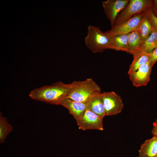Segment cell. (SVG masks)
Returning a JSON list of instances; mask_svg holds the SVG:
<instances>
[{
	"label": "cell",
	"instance_id": "1",
	"mask_svg": "<svg viewBox=\"0 0 157 157\" xmlns=\"http://www.w3.org/2000/svg\"><path fill=\"white\" fill-rule=\"evenodd\" d=\"M72 83L59 81L50 85L43 86L32 90L29 96L31 99L47 103L60 105L68 95Z\"/></svg>",
	"mask_w": 157,
	"mask_h": 157
},
{
	"label": "cell",
	"instance_id": "2",
	"mask_svg": "<svg viewBox=\"0 0 157 157\" xmlns=\"http://www.w3.org/2000/svg\"><path fill=\"white\" fill-rule=\"evenodd\" d=\"M88 29L85 43L89 50L94 53H102L106 49H110L111 36L103 32L97 26L90 25Z\"/></svg>",
	"mask_w": 157,
	"mask_h": 157
},
{
	"label": "cell",
	"instance_id": "3",
	"mask_svg": "<svg viewBox=\"0 0 157 157\" xmlns=\"http://www.w3.org/2000/svg\"><path fill=\"white\" fill-rule=\"evenodd\" d=\"M71 83V88L66 97L76 101L86 103L93 93L101 92L99 86L91 78L83 81H74Z\"/></svg>",
	"mask_w": 157,
	"mask_h": 157
},
{
	"label": "cell",
	"instance_id": "4",
	"mask_svg": "<svg viewBox=\"0 0 157 157\" xmlns=\"http://www.w3.org/2000/svg\"><path fill=\"white\" fill-rule=\"evenodd\" d=\"M151 4V0H129L127 6L118 15L113 26L121 24L144 11L150 7Z\"/></svg>",
	"mask_w": 157,
	"mask_h": 157
},
{
	"label": "cell",
	"instance_id": "5",
	"mask_svg": "<svg viewBox=\"0 0 157 157\" xmlns=\"http://www.w3.org/2000/svg\"><path fill=\"white\" fill-rule=\"evenodd\" d=\"M145 15L144 11L135 15L128 20L119 25L113 26L104 32L110 36L129 34L137 31Z\"/></svg>",
	"mask_w": 157,
	"mask_h": 157
},
{
	"label": "cell",
	"instance_id": "6",
	"mask_svg": "<svg viewBox=\"0 0 157 157\" xmlns=\"http://www.w3.org/2000/svg\"><path fill=\"white\" fill-rule=\"evenodd\" d=\"M103 119L101 116L87 108L82 115L76 121L79 129L83 131L90 129L103 131Z\"/></svg>",
	"mask_w": 157,
	"mask_h": 157
},
{
	"label": "cell",
	"instance_id": "7",
	"mask_svg": "<svg viewBox=\"0 0 157 157\" xmlns=\"http://www.w3.org/2000/svg\"><path fill=\"white\" fill-rule=\"evenodd\" d=\"M106 116H112L121 112L124 104L121 97L114 91L101 93Z\"/></svg>",
	"mask_w": 157,
	"mask_h": 157
},
{
	"label": "cell",
	"instance_id": "8",
	"mask_svg": "<svg viewBox=\"0 0 157 157\" xmlns=\"http://www.w3.org/2000/svg\"><path fill=\"white\" fill-rule=\"evenodd\" d=\"M129 0H107L102 2L105 14L109 20L111 27L119 13L127 6Z\"/></svg>",
	"mask_w": 157,
	"mask_h": 157
},
{
	"label": "cell",
	"instance_id": "9",
	"mask_svg": "<svg viewBox=\"0 0 157 157\" xmlns=\"http://www.w3.org/2000/svg\"><path fill=\"white\" fill-rule=\"evenodd\" d=\"M152 67L149 62L129 75L133 85L136 87L146 85L150 80Z\"/></svg>",
	"mask_w": 157,
	"mask_h": 157
},
{
	"label": "cell",
	"instance_id": "10",
	"mask_svg": "<svg viewBox=\"0 0 157 157\" xmlns=\"http://www.w3.org/2000/svg\"><path fill=\"white\" fill-rule=\"evenodd\" d=\"M60 105L66 108L76 120L82 115L87 108L86 103L76 101L67 97L62 101Z\"/></svg>",
	"mask_w": 157,
	"mask_h": 157
},
{
	"label": "cell",
	"instance_id": "11",
	"mask_svg": "<svg viewBox=\"0 0 157 157\" xmlns=\"http://www.w3.org/2000/svg\"><path fill=\"white\" fill-rule=\"evenodd\" d=\"M101 94L100 92L93 93L89 98L86 104L87 108L104 118L106 115Z\"/></svg>",
	"mask_w": 157,
	"mask_h": 157
},
{
	"label": "cell",
	"instance_id": "12",
	"mask_svg": "<svg viewBox=\"0 0 157 157\" xmlns=\"http://www.w3.org/2000/svg\"><path fill=\"white\" fill-rule=\"evenodd\" d=\"M139 157H155L157 154V137L146 140L139 150Z\"/></svg>",
	"mask_w": 157,
	"mask_h": 157
},
{
	"label": "cell",
	"instance_id": "13",
	"mask_svg": "<svg viewBox=\"0 0 157 157\" xmlns=\"http://www.w3.org/2000/svg\"><path fill=\"white\" fill-rule=\"evenodd\" d=\"M132 55L133 60L129 69L128 72L129 75L134 73L141 66L150 61L149 53L137 52Z\"/></svg>",
	"mask_w": 157,
	"mask_h": 157
},
{
	"label": "cell",
	"instance_id": "14",
	"mask_svg": "<svg viewBox=\"0 0 157 157\" xmlns=\"http://www.w3.org/2000/svg\"><path fill=\"white\" fill-rule=\"evenodd\" d=\"M144 41L141 35L137 31L129 33L128 39V53L133 54L136 52Z\"/></svg>",
	"mask_w": 157,
	"mask_h": 157
},
{
	"label": "cell",
	"instance_id": "15",
	"mask_svg": "<svg viewBox=\"0 0 157 157\" xmlns=\"http://www.w3.org/2000/svg\"><path fill=\"white\" fill-rule=\"evenodd\" d=\"M129 34L111 36V40L110 49L124 51L128 53Z\"/></svg>",
	"mask_w": 157,
	"mask_h": 157
},
{
	"label": "cell",
	"instance_id": "16",
	"mask_svg": "<svg viewBox=\"0 0 157 157\" xmlns=\"http://www.w3.org/2000/svg\"><path fill=\"white\" fill-rule=\"evenodd\" d=\"M156 47H157V30L153 27L151 34L144 41L140 48L136 52H143L149 53Z\"/></svg>",
	"mask_w": 157,
	"mask_h": 157
},
{
	"label": "cell",
	"instance_id": "17",
	"mask_svg": "<svg viewBox=\"0 0 157 157\" xmlns=\"http://www.w3.org/2000/svg\"><path fill=\"white\" fill-rule=\"evenodd\" d=\"M13 130V127L8 122L7 118L0 113V142H4L8 134Z\"/></svg>",
	"mask_w": 157,
	"mask_h": 157
},
{
	"label": "cell",
	"instance_id": "18",
	"mask_svg": "<svg viewBox=\"0 0 157 157\" xmlns=\"http://www.w3.org/2000/svg\"><path fill=\"white\" fill-rule=\"evenodd\" d=\"M152 28V24L145 13L137 30L140 34L144 41L151 34Z\"/></svg>",
	"mask_w": 157,
	"mask_h": 157
},
{
	"label": "cell",
	"instance_id": "19",
	"mask_svg": "<svg viewBox=\"0 0 157 157\" xmlns=\"http://www.w3.org/2000/svg\"><path fill=\"white\" fill-rule=\"evenodd\" d=\"M144 12L150 20L153 27L157 30V17L154 15L150 8L146 9Z\"/></svg>",
	"mask_w": 157,
	"mask_h": 157
},
{
	"label": "cell",
	"instance_id": "20",
	"mask_svg": "<svg viewBox=\"0 0 157 157\" xmlns=\"http://www.w3.org/2000/svg\"><path fill=\"white\" fill-rule=\"evenodd\" d=\"M150 53V63L152 67L157 61V47L154 49Z\"/></svg>",
	"mask_w": 157,
	"mask_h": 157
},
{
	"label": "cell",
	"instance_id": "21",
	"mask_svg": "<svg viewBox=\"0 0 157 157\" xmlns=\"http://www.w3.org/2000/svg\"><path fill=\"white\" fill-rule=\"evenodd\" d=\"M154 15L157 17V0H151L150 7Z\"/></svg>",
	"mask_w": 157,
	"mask_h": 157
},
{
	"label": "cell",
	"instance_id": "22",
	"mask_svg": "<svg viewBox=\"0 0 157 157\" xmlns=\"http://www.w3.org/2000/svg\"><path fill=\"white\" fill-rule=\"evenodd\" d=\"M151 133L153 136L157 137V119L153 124Z\"/></svg>",
	"mask_w": 157,
	"mask_h": 157
},
{
	"label": "cell",
	"instance_id": "23",
	"mask_svg": "<svg viewBox=\"0 0 157 157\" xmlns=\"http://www.w3.org/2000/svg\"><path fill=\"white\" fill-rule=\"evenodd\" d=\"M155 157H157V154H156V155L155 156Z\"/></svg>",
	"mask_w": 157,
	"mask_h": 157
}]
</instances>
